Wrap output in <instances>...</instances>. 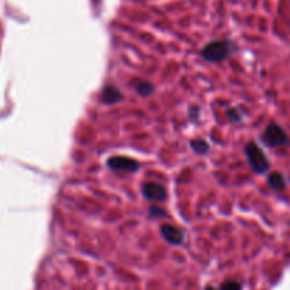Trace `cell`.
I'll return each mask as SVG.
<instances>
[{
	"label": "cell",
	"mask_w": 290,
	"mask_h": 290,
	"mask_svg": "<svg viewBox=\"0 0 290 290\" xmlns=\"http://www.w3.org/2000/svg\"><path fill=\"white\" fill-rule=\"evenodd\" d=\"M235 47L231 41L226 40H216L206 44L202 50V57L209 63H219L234 53Z\"/></svg>",
	"instance_id": "cell-1"
},
{
	"label": "cell",
	"mask_w": 290,
	"mask_h": 290,
	"mask_svg": "<svg viewBox=\"0 0 290 290\" xmlns=\"http://www.w3.org/2000/svg\"><path fill=\"white\" fill-rule=\"evenodd\" d=\"M245 154H246V158H248V162H249L251 168L256 174H265V172H268L271 164H269V161L266 158L265 152H263L262 148L259 145H256L255 142L246 144Z\"/></svg>",
	"instance_id": "cell-2"
},
{
	"label": "cell",
	"mask_w": 290,
	"mask_h": 290,
	"mask_svg": "<svg viewBox=\"0 0 290 290\" xmlns=\"http://www.w3.org/2000/svg\"><path fill=\"white\" fill-rule=\"evenodd\" d=\"M262 141L268 145V147H283L289 142V138L286 135V132L282 130L279 125L276 124H271L266 127V130L262 134Z\"/></svg>",
	"instance_id": "cell-3"
},
{
	"label": "cell",
	"mask_w": 290,
	"mask_h": 290,
	"mask_svg": "<svg viewBox=\"0 0 290 290\" xmlns=\"http://www.w3.org/2000/svg\"><path fill=\"white\" fill-rule=\"evenodd\" d=\"M107 167L114 171H122V172H137L140 169V164L135 159L127 158V157H111L107 161Z\"/></svg>",
	"instance_id": "cell-4"
},
{
	"label": "cell",
	"mask_w": 290,
	"mask_h": 290,
	"mask_svg": "<svg viewBox=\"0 0 290 290\" xmlns=\"http://www.w3.org/2000/svg\"><path fill=\"white\" fill-rule=\"evenodd\" d=\"M161 235L169 245H174V246H179L185 241V232L181 228L174 226V225H162Z\"/></svg>",
	"instance_id": "cell-5"
},
{
	"label": "cell",
	"mask_w": 290,
	"mask_h": 290,
	"mask_svg": "<svg viewBox=\"0 0 290 290\" xmlns=\"http://www.w3.org/2000/svg\"><path fill=\"white\" fill-rule=\"evenodd\" d=\"M142 195L147 199H150V201H154V202H164L168 198L165 188L162 187L161 184H157V182L144 184L142 185Z\"/></svg>",
	"instance_id": "cell-6"
},
{
	"label": "cell",
	"mask_w": 290,
	"mask_h": 290,
	"mask_svg": "<svg viewBox=\"0 0 290 290\" xmlns=\"http://www.w3.org/2000/svg\"><path fill=\"white\" fill-rule=\"evenodd\" d=\"M122 100V93L118 90V88H115V87H112V85H107L105 88L103 90V93H101V101L104 104H117L120 103Z\"/></svg>",
	"instance_id": "cell-7"
},
{
	"label": "cell",
	"mask_w": 290,
	"mask_h": 290,
	"mask_svg": "<svg viewBox=\"0 0 290 290\" xmlns=\"http://www.w3.org/2000/svg\"><path fill=\"white\" fill-rule=\"evenodd\" d=\"M268 182H269L272 189H275V191H282V189H285V187H286V179H285V177L282 175L281 172H273V174H271Z\"/></svg>",
	"instance_id": "cell-8"
},
{
	"label": "cell",
	"mask_w": 290,
	"mask_h": 290,
	"mask_svg": "<svg viewBox=\"0 0 290 290\" xmlns=\"http://www.w3.org/2000/svg\"><path fill=\"white\" fill-rule=\"evenodd\" d=\"M135 88H137V91L141 94V95H144V97H148L151 94L155 91V87L152 83L150 81H140V83H137L135 84Z\"/></svg>",
	"instance_id": "cell-9"
},
{
	"label": "cell",
	"mask_w": 290,
	"mask_h": 290,
	"mask_svg": "<svg viewBox=\"0 0 290 290\" xmlns=\"http://www.w3.org/2000/svg\"><path fill=\"white\" fill-rule=\"evenodd\" d=\"M189 145H191V148L195 151L197 154H206L209 151V145L204 140H192L189 142Z\"/></svg>",
	"instance_id": "cell-10"
},
{
	"label": "cell",
	"mask_w": 290,
	"mask_h": 290,
	"mask_svg": "<svg viewBox=\"0 0 290 290\" xmlns=\"http://www.w3.org/2000/svg\"><path fill=\"white\" fill-rule=\"evenodd\" d=\"M228 117H229V120L234 122H241L244 120L245 115H239V110H236V108H231L229 111H228Z\"/></svg>",
	"instance_id": "cell-11"
},
{
	"label": "cell",
	"mask_w": 290,
	"mask_h": 290,
	"mask_svg": "<svg viewBox=\"0 0 290 290\" xmlns=\"http://www.w3.org/2000/svg\"><path fill=\"white\" fill-rule=\"evenodd\" d=\"M150 214L151 216H157V218H167V212L164 211V209H161L158 206L152 205L150 206Z\"/></svg>",
	"instance_id": "cell-12"
}]
</instances>
